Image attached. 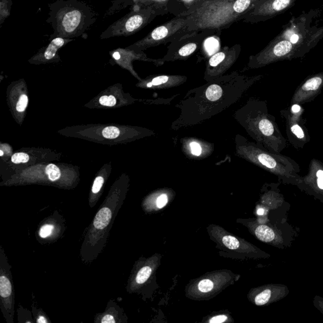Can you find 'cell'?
<instances>
[{"instance_id": "cell-6", "label": "cell", "mask_w": 323, "mask_h": 323, "mask_svg": "<svg viewBox=\"0 0 323 323\" xmlns=\"http://www.w3.org/2000/svg\"><path fill=\"white\" fill-rule=\"evenodd\" d=\"M121 200L116 198L109 199L96 213L81 246L80 255L83 262H92L103 251L112 225L121 207Z\"/></svg>"}, {"instance_id": "cell-11", "label": "cell", "mask_w": 323, "mask_h": 323, "mask_svg": "<svg viewBox=\"0 0 323 323\" xmlns=\"http://www.w3.org/2000/svg\"><path fill=\"white\" fill-rule=\"evenodd\" d=\"M241 52V45L236 44L226 46L210 57L206 62L203 79L208 82L223 76L238 60Z\"/></svg>"}, {"instance_id": "cell-23", "label": "cell", "mask_w": 323, "mask_h": 323, "mask_svg": "<svg viewBox=\"0 0 323 323\" xmlns=\"http://www.w3.org/2000/svg\"><path fill=\"white\" fill-rule=\"evenodd\" d=\"M271 294H272V292L269 289L263 291L255 298V304L257 306H263V305L268 303L271 298Z\"/></svg>"}, {"instance_id": "cell-12", "label": "cell", "mask_w": 323, "mask_h": 323, "mask_svg": "<svg viewBox=\"0 0 323 323\" xmlns=\"http://www.w3.org/2000/svg\"><path fill=\"white\" fill-rule=\"evenodd\" d=\"M296 0H261L256 7L247 13L244 22L257 23L282 14L295 4Z\"/></svg>"}, {"instance_id": "cell-30", "label": "cell", "mask_w": 323, "mask_h": 323, "mask_svg": "<svg viewBox=\"0 0 323 323\" xmlns=\"http://www.w3.org/2000/svg\"><path fill=\"white\" fill-rule=\"evenodd\" d=\"M100 103L101 105L111 107L115 105L116 104V100L113 95H104L100 98Z\"/></svg>"}, {"instance_id": "cell-28", "label": "cell", "mask_w": 323, "mask_h": 323, "mask_svg": "<svg viewBox=\"0 0 323 323\" xmlns=\"http://www.w3.org/2000/svg\"><path fill=\"white\" fill-rule=\"evenodd\" d=\"M29 160V157L25 153H15L12 157V161L15 164L26 163Z\"/></svg>"}, {"instance_id": "cell-21", "label": "cell", "mask_w": 323, "mask_h": 323, "mask_svg": "<svg viewBox=\"0 0 323 323\" xmlns=\"http://www.w3.org/2000/svg\"><path fill=\"white\" fill-rule=\"evenodd\" d=\"M46 173L48 174V178L51 181L58 180L61 177V172L59 169L53 164H49L46 168Z\"/></svg>"}, {"instance_id": "cell-3", "label": "cell", "mask_w": 323, "mask_h": 323, "mask_svg": "<svg viewBox=\"0 0 323 323\" xmlns=\"http://www.w3.org/2000/svg\"><path fill=\"white\" fill-rule=\"evenodd\" d=\"M261 0H205L186 11L188 17L187 34L204 30L219 31L244 19L245 15Z\"/></svg>"}, {"instance_id": "cell-27", "label": "cell", "mask_w": 323, "mask_h": 323, "mask_svg": "<svg viewBox=\"0 0 323 323\" xmlns=\"http://www.w3.org/2000/svg\"><path fill=\"white\" fill-rule=\"evenodd\" d=\"M75 20H79V17H78V15H75V12L70 13L67 15V19L65 18L64 19V24L67 25V27L68 28L69 27H71V26L73 27H75V24H78V21Z\"/></svg>"}, {"instance_id": "cell-22", "label": "cell", "mask_w": 323, "mask_h": 323, "mask_svg": "<svg viewBox=\"0 0 323 323\" xmlns=\"http://www.w3.org/2000/svg\"><path fill=\"white\" fill-rule=\"evenodd\" d=\"M55 231V226L52 223H45L41 226L39 231V236L41 239L50 238Z\"/></svg>"}, {"instance_id": "cell-19", "label": "cell", "mask_w": 323, "mask_h": 323, "mask_svg": "<svg viewBox=\"0 0 323 323\" xmlns=\"http://www.w3.org/2000/svg\"><path fill=\"white\" fill-rule=\"evenodd\" d=\"M152 269L149 266L143 267L138 272L135 277V283L138 285H142L145 283L150 278L152 274Z\"/></svg>"}, {"instance_id": "cell-17", "label": "cell", "mask_w": 323, "mask_h": 323, "mask_svg": "<svg viewBox=\"0 0 323 323\" xmlns=\"http://www.w3.org/2000/svg\"><path fill=\"white\" fill-rule=\"evenodd\" d=\"M257 239L265 242L272 241L275 238V233L272 229L266 225H260L255 231Z\"/></svg>"}, {"instance_id": "cell-10", "label": "cell", "mask_w": 323, "mask_h": 323, "mask_svg": "<svg viewBox=\"0 0 323 323\" xmlns=\"http://www.w3.org/2000/svg\"><path fill=\"white\" fill-rule=\"evenodd\" d=\"M216 30H204L199 33L186 34L171 43L168 53L161 58L164 63L168 61L186 60L195 53L203 41Z\"/></svg>"}, {"instance_id": "cell-36", "label": "cell", "mask_w": 323, "mask_h": 323, "mask_svg": "<svg viewBox=\"0 0 323 323\" xmlns=\"http://www.w3.org/2000/svg\"><path fill=\"white\" fill-rule=\"evenodd\" d=\"M113 56L114 58L116 59H119V58H120V55H119V54L118 53H114Z\"/></svg>"}, {"instance_id": "cell-34", "label": "cell", "mask_w": 323, "mask_h": 323, "mask_svg": "<svg viewBox=\"0 0 323 323\" xmlns=\"http://www.w3.org/2000/svg\"><path fill=\"white\" fill-rule=\"evenodd\" d=\"M37 314H36V322L38 323H48L50 322V321L47 318L45 315L44 314V312H41L40 311V312H37Z\"/></svg>"}, {"instance_id": "cell-8", "label": "cell", "mask_w": 323, "mask_h": 323, "mask_svg": "<svg viewBox=\"0 0 323 323\" xmlns=\"http://www.w3.org/2000/svg\"><path fill=\"white\" fill-rule=\"evenodd\" d=\"M189 19L188 17L178 16L158 26L143 40L136 44L138 48L143 49L172 43L181 36L186 35Z\"/></svg>"}, {"instance_id": "cell-16", "label": "cell", "mask_w": 323, "mask_h": 323, "mask_svg": "<svg viewBox=\"0 0 323 323\" xmlns=\"http://www.w3.org/2000/svg\"><path fill=\"white\" fill-rule=\"evenodd\" d=\"M214 35L215 33L206 38L202 45L203 51L209 58L220 50L219 38Z\"/></svg>"}, {"instance_id": "cell-25", "label": "cell", "mask_w": 323, "mask_h": 323, "mask_svg": "<svg viewBox=\"0 0 323 323\" xmlns=\"http://www.w3.org/2000/svg\"><path fill=\"white\" fill-rule=\"evenodd\" d=\"M120 134V131L118 127L109 126L104 128L103 131V135L104 138L108 139H114L118 137Z\"/></svg>"}, {"instance_id": "cell-5", "label": "cell", "mask_w": 323, "mask_h": 323, "mask_svg": "<svg viewBox=\"0 0 323 323\" xmlns=\"http://www.w3.org/2000/svg\"><path fill=\"white\" fill-rule=\"evenodd\" d=\"M234 143L236 155L242 159L275 174L284 180L295 181L299 178L300 166L293 158L281 153L270 152L240 134L236 135Z\"/></svg>"}, {"instance_id": "cell-20", "label": "cell", "mask_w": 323, "mask_h": 323, "mask_svg": "<svg viewBox=\"0 0 323 323\" xmlns=\"http://www.w3.org/2000/svg\"><path fill=\"white\" fill-rule=\"evenodd\" d=\"M222 241L224 246L228 247L229 249L237 250L241 248V242L235 237L226 235L223 237Z\"/></svg>"}, {"instance_id": "cell-4", "label": "cell", "mask_w": 323, "mask_h": 323, "mask_svg": "<svg viewBox=\"0 0 323 323\" xmlns=\"http://www.w3.org/2000/svg\"><path fill=\"white\" fill-rule=\"evenodd\" d=\"M234 118L255 142L270 152L280 153L287 146L275 116L268 111L267 101L249 98L235 111Z\"/></svg>"}, {"instance_id": "cell-35", "label": "cell", "mask_w": 323, "mask_h": 323, "mask_svg": "<svg viewBox=\"0 0 323 323\" xmlns=\"http://www.w3.org/2000/svg\"><path fill=\"white\" fill-rule=\"evenodd\" d=\"M227 319L228 318H227L225 316H224V315H220V316L213 317L212 319L210 320V322H225Z\"/></svg>"}, {"instance_id": "cell-33", "label": "cell", "mask_w": 323, "mask_h": 323, "mask_svg": "<svg viewBox=\"0 0 323 323\" xmlns=\"http://www.w3.org/2000/svg\"><path fill=\"white\" fill-rule=\"evenodd\" d=\"M203 1H205V0H180V2L187 7V10L191 9L192 7L200 4Z\"/></svg>"}, {"instance_id": "cell-38", "label": "cell", "mask_w": 323, "mask_h": 323, "mask_svg": "<svg viewBox=\"0 0 323 323\" xmlns=\"http://www.w3.org/2000/svg\"><path fill=\"white\" fill-rule=\"evenodd\" d=\"M0 155L1 156L4 155V152H3L2 150H0Z\"/></svg>"}, {"instance_id": "cell-7", "label": "cell", "mask_w": 323, "mask_h": 323, "mask_svg": "<svg viewBox=\"0 0 323 323\" xmlns=\"http://www.w3.org/2000/svg\"><path fill=\"white\" fill-rule=\"evenodd\" d=\"M304 112L300 104H290L280 111L281 117L285 122L286 140L296 150L303 149L311 140L307 120L303 117Z\"/></svg>"}, {"instance_id": "cell-26", "label": "cell", "mask_w": 323, "mask_h": 323, "mask_svg": "<svg viewBox=\"0 0 323 323\" xmlns=\"http://www.w3.org/2000/svg\"><path fill=\"white\" fill-rule=\"evenodd\" d=\"M214 284L209 279H203L199 282V289L203 293H209L213 288Z\"/></svg>"}, {"instance_id": "cell-15", "label": "cell", "mask_w": 323, "mask_h": 323, "mask_svg": "<svg viewBox=\"0 0 323 323\" xmlns=\"http://www.w3.org/2000/svg\"><path fill=\"white\" fill-rule=\"evenodd\" d=\"M187 78L180 75H159L152 76L142 83L146 88L150 89H168L179 87L186 82Z\"/></svg>"}, {"instance_id": "cell-9", "label": "cell", "mask_w": 323, "mask_h": 323, "mask_svg": "<svg viewBox=\"0 0 323 323\" xmlns=\"http://www.w3.org/2000/svg\"><path fill=\"white\" fill-rule=\"evenodd\" d=\"M15 292L13 285L11 266L4 248L0 246V308L5 321L14 323Z\"/></svg>"}, {"instance_id": "cell-31", "label": "cell", "mask_w": 323, "mask_h": 323, "mask_svg": "<svg viewBox=\"0 0 323 323\" xmlns=\"http://www.w3.org/2000/svg\"><path fill=\"white\" fill-rule=\"evenodd\" d=\"M28 104L27 96L23 94L20 96L19 102L17 104V110L19 112H23L25 110Z\"/></svg>"}, {"instance_id": "cell-1", "label": "cell", "mask_w": 323, "mask_h": 323, "mask_svg": "<svg viewBox=\"0 0 323 323\" xmlns=\"http://www.w3.org/2000/svg\"><path fill=\"white\" fill-rule=\"evenodd\" d=\"M263 77V75L247 76L241 72H233L190 89L175 106L180 113L172 122L171 129L178 131L196 126L222 113L240 101L247 91Z\"/></svg>"}, {"instance_id": "cell-37", "label": "cell", "mask_w": 323, "mask_h": 323, "mask_svg": "<svg viewBox=\"0 0 323 323\" xmlns=\"http://www.w3.org/2000/svg\"><path fill=\"white\" fill-rule=\"evenodd\" d=\"M263 213H264V210H263V209H260L257 210V214L263 215Z\"/></svg>"}, {"instance_id": "cell-2", "label": "cell", "mask_w": 323, "mask_h": 323, "mask_svg": "<svg viewBox=\"0 0 323 323\" xmlns=\"http://www.w3.org/2000/svg\"><path fill=\"white\" fill-rule=\"evenodd\" d=\"M320 10H311L293 17L265 48L250 56L247 69H259L280 61L303 58L323 38V25L315 23Z\"/></svg>"}, {"instance_id": "cell-29", "label": "cell", "mask_w": 323, "mask_h": 323, "mask_svg": "<svg viewBox=\"0 0 323 323\" xmlns=\"http://www.w3.org/2000/svg\"><path fill=\"white\" fill-rule=\"evenodd\" d=\"M104 182V179L103 177L98 176L95 178L93 182L92 192L93 195H98L100 192L102 187H103Z\"/></svg>"}, {"instance_id": "cell-13", "label": "cell", "mask_w": 323, "mask_h": 323, "mask_svg": "<svg viewBox=\"0 0 323 323\" xmlns=\"http://www.w3.org/2000/svg\"><path fill=\"white\" fill-rule=\"evenodd\" d=\"M323 89V72L307 77L294 92L291 104L311 103L318 96Z\"/></svg>"}, {"instance_id": "cell-18", "label": "cell", "mask_w": 323, "mask_h": 323, "mask_svg": "<svg viewBox=\"0 0 323 323\" xmlns=\"http://www.w3.org/2000/svg\"><path fill=\"white\" fill-rule=\"evenodd\" d=\"M64 44V40L62 38H56L51 41L47 48L44 56L47 59H51L56 55L57 51Z\"/></svg>"}, {"instance_id": "cell-39", "label": "cell", "mask_w": 323, "mask_h": 323, "mask_svg": "<svg viewBox=\"0 0 323 323\" xmlns=\"http://www.w3.org/2000/svg\"><path fill=\"white\" fill-rule=\"evenodd\" d=\"M147 2H148V1H147Z\"/></svg>"}, {"instance_id": "cell-32", "label": "cell", "mask_w": 323, "mask_h": 323, "mask_svg": "<svg viewBox=\"0 0 323 323\" xmlns=\"http://www.w3.org/2000/svg\"><path fill=\"white\" fill-rule=\"evenodd\" d=\"M168 202V196L166 193H161L159 196L158 197L157 201H156V205L158 208H162L167 205Z\"/></svg>"}, {"instance_id": "cell-24", "label": "cell", "mask_w": 323, "mask_h": 323, "mask_svg": "<svg viewBox=\"0 0 323 323\" xmlns=\"http://www.w3.org/2000/svg\"><path fill=\"white\" fill-rule=\"evenodd\" d=\"M113 307H112V312L111 309L110 310H108V312H104V314L102 315L101 317L100 318H95V322H100L101 323H116L118 322V320L116 319V316H114L113 313Z\"/></svg>"}, {"instance_id": "cell-14", "label": "cell", "mask_w": 323, "mask_h": 323, "mask_svg": "<svg viewBox=\"0 0 323 323\" xmlns=\"http://www.w3.org/2000/svg\"><path fill=\"white\" fill-rule=\"evenodd\" d=\"M181 150L191 160H203L215 151V143L208 142L196 137H184L180 139Z\"/></svg>"}]
</instances>
